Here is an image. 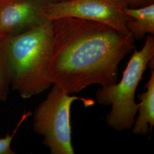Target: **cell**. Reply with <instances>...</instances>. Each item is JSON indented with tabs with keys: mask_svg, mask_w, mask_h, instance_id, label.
Instances as JSON below:
<instances>
[{
	"mask_svg": "<svg viewBox=\"0 0 154 154\" xmlns=\"http://www.w3.org/2000/svg\"><path fill=\"white\" fill-rule=\"evenodd\" d=\"M53 22V45L47 70L52 85L72 95L94 84L117 83L119 65L135 49L131 34L77 18Z\"/></svg>",
	"mask_w": 154,
	"mask_h": 154,
	"instance_id": "6da1fadb",
	"label": "cell"
},
{
	"mask_svg": "<svg viewBox=\"0 0 154 154\" xmlns=\"http://www.w3.org/2000/svg\"><path fill=\"white\" fill-rule=\"evenodd\" d=\"M53 22L45 21L0 41L12 89L28 99L50 88L47 74L53 45Z\"/></svg>",
	"mask_w": 154,
	"mask_h": 154,
	"instance_id": "7a4b0ae2",
	"label": "cell"
},
{
	"mask_svg": "<svg viewBox=\"0 0 154 154\" xmlns=\"http://www.w3.org/2000/svg\"><path fill=\"white\" fill-rule=\"evenodd\" d=\"M154 64V35L148 34L141 49L134 50L120 82L101 86L96 91L99 104L111 106L106 122L114 130L122 132L132 128L139 107L135 101L137 88L147 66L152 69Z\"/></svg>",
	"mask_w": 154,
	"mask_h": 154,
	"instance_id": "3957f363",
	"label": "cell"
},
{
	"mask_svg": "<svg viewBox=\"0 0 154 154\" xmlns=\"http://www.w3.org/2000/svg\"><path fill=\"white\" fill-rule=\"evenodd\" d=\"M82 102L85 107L93 106L94 99L65 93L54 85L35 110L33 130L44 138L43 143L51 154H74L72 141L70 111L72 103Z\"/></svg>",
	"mask_w": 154,
	"mask_h": 154,
	"instance_id": "277c9868",
	"label": "cell"
},
{
	"mask_svg": "<svg viewBox=\"0 0 154 154\" xmlns=\"http://www.w3.org/2000/svg\"><path fill=\"white\" fill-rule=\"evenodd\" d=\"M128 7L122 0H70L61 3H46L42 9L45 21L72 17L102 23L125 35L131 33L127 28L130 17L123 9Z\"/></svg>",
	"mask_w": 154,
	"mask_h": 154,
	"instance_id": "5b68a950",
	"label": "cell"
},
{
	"mask_svg": "<svg viewBox=\"0 0 154 154\" xmlns=\"http://www.w3.org/2000/svg\"><path fill=\"white\" fill-rule=\"evenodd\" d=\"M42 0H0V41L26 32L45 21Z\"/></svg>",
	"mask_w": 154,
	"mask_h": 154,
	"instance_id": "8992f818",
	"label": "cell"
},
{
	"mask_svg": "<svg viewBox=\"0 0 154 154\" xmlns=\"http://www.w3.org/2000/svg\"><path fill=\"white\" fill-rule=\"evenodd\" d=\"M146 91L139 94L138 116L132 126V132L136 135H146L151 133L154 126V70L151 69V75L146 84Z\"/></svg>",
	"mask_w": 154,
	"mask_h": 154,
	"instance_id": "52a82bcc",
	"label": "cell"
},
{
	"mask_svg": "<svg viewBox=\"0 0 154 154\" xmlns=\"http://www.w3.org/2000/svg\"><path fill=\"white\" fill-rule=\"evenodd\" d=\"M124 13L130 18L127 28L134 39H140L146 34H154V4L140 8L126 7Z\"/></svg>",
	"mask_w": 154,
	"mask_h": 154,
	"instance_id": "ba28073f",
	"label": "cell"
},
{
	"mask_svg": "<svg viewBox=\"0 0 154 154\" xmlns=\"http://www.w3.org/2000/svg\"><path fill=\"white\" fill-rule=\"evenodd\" d=\"M10 78L5 59L0 46V101H5L8 95Z\"/></svg>",
	"mask_w": 154,
	"mask_h": 154,
	"instance_id": "9c48e42d",
	"label": "cell"
},
{
	"mask_svg": "<svg viewBox=\"0 0 154 154\" xmlns=\"http://www.w3.org/2000/svg\"><path fill=\"white\" fill-rule=\"evenodd\" d=\"M30 116V112L23 114L22 118L18 123L16 127L15 128L11 134H7L4 138L0 139V154H14L15 152L11 149V144L13 139L16 135L17 131L19 130L21 125L24 121Z\"/></svg>",
	"mask_w": 154,
	"mask_h": 154,
	"instance_id": "30bf717a",
	"label": "cell"
},
{
	"mask_svg": "<svg viewBox=\"0 0 154 154\" xmlns=\"http://www.w3.org/2000/svg\"><path fill=\"white\" fill-rule=\"evenodd\" d=\"M126 4L128 7L132 8H140L154 4V0H122Z\"/></svg>",
	"mask_w": 154,
	"mask_h": 154,
	"instance_id": "8fae6325",
	"label": "cell"
},
{
	"mask_svg": "<svg viewBox=\"0 0 154 154\" xmlns=\"http://www.w3.org/2000/svg\"><path fill=\"white\" fill-rule=\"evenodd\" d=\"M45 3H61L70 0H42Z\"/></svg>",
	"mask_w": 154,
	"mask_h": 154,
	"instance_id": "7c38bea8",
	"label": "cell"
}]
</instances>
